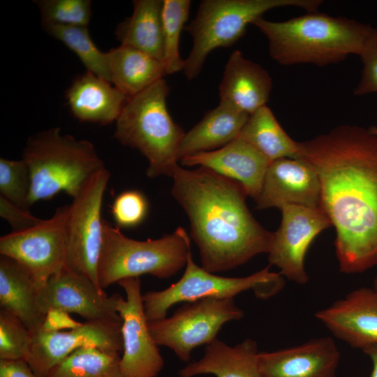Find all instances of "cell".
Masks as SVG:
<instances>
[{"mask_svg": "<svg viewBox=\"0 0 377 377\" xmlns=\"http://www.w3.org/2000/svg\"><path fill=\"white\" fill-rule=\"evenodd\" d=\"M297 158L318 176L319 207L335 228L340 271L357 274L377 266V136L341 125L298 142Z\"/></svg>", "mask_w": 377, "mask_h": 377, "instance_id": "6da1fadb", "label": "cell"}, {"mask_svg": "<svg viewBox=\"0 0 377 377\" xmlns=\"http://www.w3.org/2000/svg\"><path fill=\"white\" fill-rule=\"evenodd\" d=\"M0 377H38L25 360H0Z\"/></svg>", "mask_w": 377, "mask_h": 377, "instance_id": "8d00e7d4", "label": "cell"}, {"mask_svg": "<svg viewBox=\"0 0 377 377\" xmlns=\"http://www.w3.org/2000/svg\"><path fill=\"white\" fill-rule=\"evenodd\" d=\"M172 177L171 194L189 219L202 268L225 272L267 253L272 232L254 219L239 182L204 167L178 165Z\"/></svg>", "mask_w": 377, "mask_h": 377, "instance_id": "7a4b0ae2", "label": "cell"}, {"mask_svg": "<svg viewBox=\"0 0 377 377\" xmlns=\"http://www.w3.org/2000/svg\"><path fill=\"white\" fill-rule=\"evenodd\" d=\"M111 84L87 71L77 76L66 91L73 115L101 125L116 121L128 97Z\"/></svg>", "mask_w": 377, "mask_h": 377, "instance_id": "44dd1931", "label": "cell"}, {"mask_svg": "<svg viewBox=\"0 0 377 377\" xmlns=\"http://www.w3.org/2000/svg\"><path fill=\"white\" fill-rule=\"evenodd\" d=\"M252 24L268 41L271 57L281 65L326 66L360 56L376 29L345 17L316 11L283 22L263 17Z\"/></svg>", "mask_w": 377, "mask_h": 377, "instance_id": "3957f363", "label": "cell"}, {"mask_svg": "<svg viewBox=\"0 0 377 377\" xmlns=\"http://www.w3.org/2000/svg\"><path fill=\"white\" fill-rule=\"evenodd\" d=\"M184 166L204 167L239 182L246 195L256 200L270 162L253 147L237 138L216 150L183 157Z\"/></svg>", "mask_w": 377, "mask_h": 377, "instance_id": "d6986e66", "label": "cell"}, {"mask_svg": "<svg viewBox=\"0 0 377 377\" xmlns=\"http://www.w3.org/2000/svg\"><path fill=\"white\" fill-rule=\"evenodd\" d=\"M373 288L375 289L377 291V276H376V277L375 278V279L374 281Z\"/></svg>", "mask_w": 377, "mask_h": 377, "instance_id": "ab89813d", "label": "cell"}, {"mask_svg": "<svg viewBox=\"0 0 377 377\" xmlns=\"http://www.w3.org/2000/svg\"><path fill=\"white\" fill-rule=\"evenodd\" d=\"M315 317L352 348L362 350L377 345V291L373 288L352 290L316 311Z\"/></svg>", "mask_w": 377, "mask_h": 377, "instance_id": "e0dca14e", "label": "cell"}, {"mask_svg": "<svg viewBox=\"0 0 377 377\" xmlns=\"http://www.w3.org/2000/svg\"><path fill=\"white\" fill-rule=\"evenodd\" d=\"M111 212L117 226L133 228L145 219L148 202L144 194L139 191H125L114 198Z\"/></svg>", "mask_w": 377, "mask_h": 377, "instance_id": "836d02e7", "label": "cell"}, {"mask_svg": "<svg viewBox=\"0 0 377 377\" xmlns=\"http://www.w3.org/2000/svg\"><path fill=\"white\" fill-rule=\"evenodd\" d=\"M121 295H108L87 276L66 267L38 290V304L43 313H76L87 321L122 323L117 305Z\"/></svg>", "mask_w": 377, "mask_h": 377, "instance_id": "5bb4252c", "label": "cell"}, {"mask_svg": "<svg viewBox=\"0 0 377 377\" xmlns=\"http://www.w3.org/2000/svg\"><path fill=\"white\" fill-rule=\"evenodd\" d=\"M69 205L57 208L48 219L25 230L0 238V255L10 257L27 268L39 289L66 265V222Z\"/></svg>", "mask_w": 377, "mask_h": 377, "instance_id": "30bf717a", "label": "cell"}, {"mask_svg": "<svg viewBox=\"0 0 377 377\" xmlns=\"http://www.w3.org/2000/svg\"><path fill=\"white\" fill-rule=\"evenodd\" d=\"M283 286L282 276L269 271V267L244 277L216 275L198 266L188 252L182 276L167 288L148 291L142 295L145 313L148 322L166 317L168 309L179 302H190L204 298H234L253 290L262 299L277 293Z\"/></svg>", "mask_w": 377, "mask_h": 377, "instance_id": "ba28073f", "label": "cell"}, {"mask_svg": "<svg viewBox=\"0 0 377 377\" xmlns=\"http://www.w3.org/2000/svg\"><path fill=\"white\" fill-rule=\"evenodd\" d=\"M279 228L272 232L268 260L279 274L299 285L307 283L304 259L309 246L323 230L332 226L320 207L288 205L281 209Z\"/></svg>", "mask_w": 377, "mask_h": 377, "instance_id": "4fadbf2b", "label": "cell"}, {"mask_svg": "<svg viewBox=\"0 0 377 377\" xmlns=\"http://www.w3.org/2000/svg\"><path fill=\"white\" fill-rule=\"evenodd\" d=\"M258 345L247 339L230 346L215 339L205 348V353L198 361L181 369L180 377L212 374L216 377H263L258 362Z\"/></svg>", "mask_w": 377, "mask_h": 377, "instance_id": "cb8c5ba5", "label": "cell"}, {"mask_svg": "<svg viewBox=\"0 0 377 377\" xmlns=\"http://www.w3.org/2000/svg\"><path fill=\"white\" fill-rule=\"evenodd\" d=\"M42 26L87 27L91 15L89 0H36Z\"/></svg>", "mask_w": 377, "mask_h": 377, "instance_id": "1f68e13d", "label": "cell"}, {"mask_svg": "<svg viewBox=\"0 0 377 377\" xmlns=\"http://www.w3.org/2000/svg\"><path fill=\"white\" fill-rule=\"evenodd\" d=\"M43 27L50 36L73 51L87 72L112 83L108 52H101L95 45L87 27L46 25Z\"/></svg>", "mask_w": 377, "mask_h": 377, "instance_id": "f1b7e54d", "label": "cell"}, {"mask_svg": "<svg viewBox=\"0 0 377 377\" xmlns=\"http://www.w3.org/2000/svg\"><path fill=\"white\" fill-rule=\"evenodd\" d=\"M32 333L15 316L0 310V360H25Z\"/></svg>", "mask_w": 377, "mask_h": 377, "instance_id": "d6a6232c", "label": "cell"}, {"mask_svg": "<svg viewBox=\"0 0 377 377\" xmlns=\"http://www.w3.org/2000/svg\"><path fill=\"white\" fill-rule=\"evenodd\" d=\"M320 184L316 170L298 158H281L269 164L256 200L258 209L297 205L319 207Z\"/></svg>", "mask_w": 377, "mask_h": 377, "instance_id": "2e32d148", "label": "cell"}, {"mask_svg": "<svg viewBox=\"0 0 377 377\" xmlns=\"http://www.w3.org/2000/svg\"><path fill=\"white\" fill-rule=\"evenodd\" d=\"M0 216L10 224L13 232L27 230L43 221L32 215L29 210L19 207L1 195Z\"/></svg>", "mask_w": 377, "mask_h": 377, "instance_id": "d590c367", "label": "cell"}, {"mask_svg": "<svg viewBox=\"0 0 377 377\" xmlns=\"http://www.w3.org/2000/svg\"><path fill=\"white\" fill-rule=\"evenodd\" d=\"M163 0H135L132 15L120 22L115 34L121 45L137 49L163 62Z\"/></svg>", "mask_w": 377, "mask_h": 377, "instance_id": "d4e9b609", "label": "cell"}, {"mask_svg": "<svg viewBox=\"0 0 377 377\" xmlns=\"http://www.w3.org/2000/svg\"><path fill=\"white\" fill-rule=\"evenodd\" d=\"M249 114L220 101L202 119L185 133L177 151V159L200 152L220 149L237 139Z\"/></svg>", "mask_w": 377, "mask_h": 377, "instance_id": "603a6c76", "label": "cell"}, {"mask_svg": "<svg viewBox=\"0 0 377 377\" xmlns=\"http://www.w3.org/2000/svg\"><path fill=\"white\" fill-rule=\"evenodd\" d=\"M169 91L163 78L157 81L128 98L116 121L114 138L147 158L149 177H172L179 165L177 151L185 132L168 110Z\"/></svg>", "mask_w": 377, "mask_h": 377, "instance_id": "5b68a950", "label": "cell"}, {"mask_svg": "<svg viewBox=\"0 0 377 377\" xmlns=\"http://www.w3.org/2000/svg\"><path fill=\"white\" fill-rule=\"evenodd\" d=\"M244 315L233 298L209 297L186 302L172 316L148 322V327L158 346L170 348L188 362L195 348L214 341L225 323Z\"/></svg>", "mask_w": 377, "mask_h": 377, "instance_id": "9c48e42d", "label": "cell"}, {"mask_svg": "<svg viewBox=\"0 0 377 377\" xmlns=\"http://www.w3.org/2000/svg\"><path fill=\"white\" fill-rule=\"evenodd\" d=\"M122 323L86 320L65 332L43 325L32 332L27 362L38 377H48L57 364L80 348L92 346L110 353L123 352Z\"/></svg>", "mask_w": 377, "mask_h": 377, "instance_id": "7c38bea8", "label": "cell"}, {"mask_svg": "<svg viewBox=\"0 0 377 377\" xmlns=\"http://www.w3.org/2000/svg\"><path fill=\"white\" fill-rule=\"evenodd\" d=\"M363 68L361 78L354 90L356 96L377 92V29L360 56Z\"/></svg>", "mask_w": 377, "mask_h": 377, "instance_id": "e575fe53", "label": "cell"}, {"mask_svg": "<svg viewBox=\"0 0 377 377\" xmlns=\"http://www.w3.org/2000/svg\"><path fill=\"white\" fill-rule=\"evenodd\" d=\"M126 298L120 297L117 310L123 320L122 377H156L164 362L148 327L139 277L120 280Z\"/></svg>", "mask_w": 377, "mask_h": 377, "instance_id": "9a60e30c", "label": "cell"}, {"mask_svg": "<svg viewBox=\"0 0 377 377\" xmlns=\"http://www.w3.org/2000/svg\"><path fill=\"white\" fill-rule=\"evenodd\" d=\"M110 177L105 168L94 175L69 205L66 267L89 277L98 287L97 269L103 242L101 207Z\"/></svg>", "mask_w": 377, "mask_h": 377, "instance_id": "8fae6325", "label": "cell"}, {"mask_svg": "<svg viewBox=\"0 0 377 377\" xmlns=\"http://www.w3.org/2000/svg\"><path fill=\"white\" fill-rule=\"evenodd\" d=\"M119 353L96 347L75 350L57 364L48 377H122Z\"/></svg>", "mask_w": 377, "mask_h": 377, "instance_id": "83f0119b", "label": "cell"}, {"mask_svg": "<svg viewBox=\"0 0 377 377\" xmlns=\"http://www.w3.org/2000/svg\"><path fill=\"white\" fill-rule=\"evenodd\" d=\"M269 162L281 158H297L298 142L282 128L267 105L251 114L239 136Z\"/></svg>", "mask_w": 377, "mask_h": 377, "instance_id": "4316f807", "label": "cell"}, {"mask_svg": "<svg viewBox=\"0 0 377 377\" xmlns=\"http://www.w3.org/2000/svg\"><path fill=\"white\" fill-rule=\"evenodd\" d=\"M272 87L268 72L235 50L226 63L219 85L220 101L251 114L266 105Z\"/></svg>", "mask_w": 377, "mask_h": 377, "instance_id": "ffe728a7", "label": "cell"}, {"mask_svg": "<svg viewBox=\"0 0 377 377\" xmlns=\"http://www.w3.org/2000/svg\"><path fill=\"white\" fill-rule=\"evenodd\" d=\"M369 129L373 134H374V135H376L377 136V126H371Z\"/></svg>", "mask_w": 377, "mask_h": 377, "instance_id": "f35d334b", "label": "cell"}, {"mask_svg": "<svg viewBox=\"0 0 377 377\" xmlns=\"http://www.w3.org/2000/svg\"><path fill=\"white\" fill-rule=\"evenodd\" d=\"M371 360L372 369L369 377H377V345L368 346L362 350Z\"/></svg>", "mask_w": 377, "mask_h": 377, "instance_id": "74e56055", "label": "cell"}, {"mask_svg": "<svg viewBox=\"0 0 377 377\" xmlns=\"http://www.w3.org/2000/svg\"><path fill=\"white\" fill-rule=\"evenodd\" d=\"M108 54L112 84L128 98L167 75L162 61L131 47L121 45Z\"/></svg>", "mask_w": 377, "mask_h": 377, "instance_id": "484cf974", "label": "cell"}, {"mask_svg": "<svg viewBox=\"0 0 377 377\" xmlns=\"http://www.w3.org/2000/svg\"><path fill=\"white\" fill-rule=\"evenodd\" d=\"M321 0H203L195 18L184 30L193 45L184 59L183 71L188 80L197 77L207 57L214 50L229 47L245 34L246 27L267 11L279 7L297 6L316 11Z\"/></svg>", "mask_w": 377, "mask_h": 377, "instance_id": "52a82bcc", "label": "cell"}, {"mask_svg": "<svg viewBox=\"0 0 377 377\" xmlns=\"http://www.w3.org/2000/svg\"><path fill=\"white\" fill-rule=\"evenodd\" d=\"M22 159L31 175L30 207L62 191L73 199L94 175L105 169L91 142L63 135L59 127L31 136Z\"/></svg>", "mask_w": 377, "mask_h": 377, "instance_id": "277c9868", "label": "cell"}, {"mask_svg": "<svg viewBox=\"0 0 377 377\" xmlns=\"http://www.w3.org/2000/svg\"><path fill=\"white\" fill-rule=\"evenodd\" d=\"M38 290L27 268L0 255V310L16 316L31 333L43 326L47 317L38 306Z\"/></svg>", "mask_w": 377, "mask_h": 377, "instance_id": "7402d4cb", "label": "cell"}, {"mask_svg": "<svg viewBox=\"0 0 377 377\" xmlns=\"http://www.w3.org/2000/svg\"><path fill=\"white\" fill-rule=\"evenodd\" d=\"M31 180L25 161L0 158V195L26 210H29V199Z\"/></svg>", "mask_w": 377, "mask_h": 377, "instance_id": "4dcf8cb0", "label": "cell"}, {"mask_svg": "<svg viewBox=\"0 0 377 377\" xmlns=\"http://www.w3.org/2000/svg\"><path fill=\"white\" fill-rule=\"evenodd\" d=\"M191 239L186 230L146 241L125 236L120 228L103 222V242L97 275L102 290L127 278L150 274L168 279L186 265Z\"/></svg>", "mask_w": 377, "mask_h": 377, "instance_id": "8992f818", "label": "cell"}, {"mask_svg": "<svg viewBox=\"0 0 377 377\" xmlns=\"http://www.w3.org/2000/svg\"><path fill=\"white\" fill-rule=\"evenodd\" d=\"M190 0H163L162 18L163 31V59L166 75L183 70L184 62L179 54V38L188 20Z\"/></svg>", "mask_w": 377, "mask_h": 377, "instance_id": "f546056e", "label": "cell"}, {"mask_svg": "<svg viewBox=\"0 0 377 377\" xmlns=\"http://www.w3.org/2000/svg\"><path fill=\"white\" fill-rule=\"evenodd\" d=\"M341 355L334 339L324 337L258 354L263 377H334Z\"/></svg>", "mask_w": 377, "mask_h": 377, "instance_id": "ac0fdd59", "label": "cell"}]
</instances>
